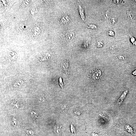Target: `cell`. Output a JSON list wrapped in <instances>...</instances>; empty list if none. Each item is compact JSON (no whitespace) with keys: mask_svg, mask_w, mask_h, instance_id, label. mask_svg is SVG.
<instances>
[{"mask_svg":"<svg viewBox=\"0 0 136 136\" xmlns=\"http://www.w3.org/2000/svg\"><path fill=\"white\" fill-rule=\"evenodd\" d=\"M130 41L133 45H136V41L135 39L133 37H131L130 38Z\"/></svg>","mask_w":136,"mask_h":136,"instance_id":"cell-8","label":"cell"},{"mask_svg":"<svg viewBox=\"0 0 136 136\" xmlns=\"http://www.w3.org/2000/svg\"><path fill=\"white\" fill-rule=\"evenodd\" d=\"M13 105L16 108H18L19 107V104L18 102L16 101L13 102Z\"/></svg>","mask_w":136,"mask_h":136,"instance_id":"cell-9","label":"cell"},{"mask_svg":"<svg viewBox=\"0 0 136 136\" xmlns=\"http://www.w3.org/2000/svg\"><path fill=\"white\" fill-rule=\"evenodd\" d=\"M74 36V33L72 31H69L67 32L65 35V39L68 41L72 40Z\"/></svg>","mask_w":136,"mask_h":136,"instance_id":"cell-3","label":"cell"},{"mask_svg":"<svg viewBox=\"0 0 136 136\" xmlns=\"http://www.w3.org/2000/svg\"><path fill=\"white\" fill-rule=\"evenodd\" d=\"M125 128L126 131L128 133L131 135H134L136 134V132L133 128L129 125H127L125 126Z\"/></svg>","mask_w":136,"mask_h":136,"instance_id":"cell-4","label":"cell"},{"mask_svg":"<svg viewBox=\"0 0 136 136\" xmlns=\"http://www.w3.org/2000/svg\"><path fill=\"white\" fill-rule=\"evenodd\" d=\"M109 34L111 36H113L115 35L114 31H109Z\"/></svg>","mask_w":136,"mask_h":136,"instance_id":"cell-13","label":"cell"},{"mask_svg":"<svg viewBox=\"0 0 136 136\" xmlns=\"http://www.w3.org/2000/svg\"><path fill=\"white\" fill-rule=\"evenodd\" d=\"M102 74L101 70L97 68L93 70L91 72L90 77L93 81H97L101 79Z\"/></svg>","mask_w":136,"mask_h":136,"instance_id":"cell-1","label":"cell"},{"mask_svg":"<svg viewBox=\"0 0 136 136\" xmlns=\"http://www.w3.org/2000/svg\"><path fill=\"white\" fill-rule=\"evenodd\" d=\"M133 74L134 75H136V70L135 71L133 72Z\"/></svg>","mask_w":136,"mask_h":136,"instance_id":"cell-16","label":"cell"},{"mask_svg":"<svg viewBox=\"0 0 136 136\" xmlns=\"http://www.w3.org/2000/svg\"><path fill=\"white\" fill-rule=\"evenodd\" d=\"M98 46L99 47H102L103 46V43L101 42H99L98 43Z\"/></svg>","mask_w":136,"mask_h":136,"instance_id":"cell-14","label":"cell"},{"mask_svg":"<svg viewBox=\"0 0 136 136\" xmlns=\"http://www.w3.org/2000/svg\"><path fill=\"white\" fill-rule=\"evenodd\" d=\"M116 19L115 17H113L111 19V22L112 24H114L116 22Z\"/></svg>","mask_w":136,"mask_h":136,"instance_id":"cell-11","label":"cell"},{"mask_svg":"<svg viewBox=\"0 0 136 136\" xmlns=\"http://www.w3.org/2000/svg\"><path fill=\"white\" fill-rule=\"evenodd\" d=\"M122 0H113V2L116 4H119L121 3L122 2Z\"/></svg>","mask_w":136,"mask_h":136,"instance_id":"cell-10","label":"cell"},{"mask_svg":"<svg viewBox=\"0 0 136 136\" xmlns=\"http://www.w3.org/2000/svg\"><path fill=\"white\" fill-rule=\"evenodd\" d=\"M127 14L128 17L130 20L131 21L133 22V19L131 13L129 12L128 11L127 12Z\"/></svg>","mask_w":136,"mask_h":136,"instance_id":"cell-7","label":"cell"},{"mask_svg":"<svg viewBox=\"0 0 136 136\" xmlns=\"http://www.w3.org/2000/svg\"><path fill=\"white\" fill-rule=\"evenodd\" d=\"M67 67L68 64L65 61L64 62L62 63L61 64V67L63 69L65 70L67 69Z\"/></svg>","mask_w":136,"mask_h":136,"instance_id":"cell-6","label":"cell"},{"mask_svg":"<svg viewBox=\"0 0 136 136\" xmlns=\"http://www.w3.org/2000/svg\"><path fill=\"white\" fill-rule=\"evenodd\" d=\"M59 82L60 85L61 86V87H62L63 86V83L62 82V79L61 78L59 79Z\"/></svg>","mask_w":136,"mask_h":136,"instance_id":"cell-15","label":"cell"},{"mask_svg":"<svg viewBox=\"0 0 136 136\" xmlns=\"http://www.w3.org/2000/svg\"><path fill=\"white\" fill-rule=\"evenodd\" d=\"M26 133L28 136H33L34 132L31 130L29 129L26 131Z\"/></svg>","mask_w":136,"mask_h":136,"instance_id":"cell-5","label":"cell"},{"mask_svg":"<svg viewBox=\"0 0 136 136\" xmlns=\"http://www.w3.org/2000/svg\"><path fill=\"white\" fill-rule=\"evenodd\" d=\"M91 136H99V134L97 133L96 132H92L91 134Z\"/></svg>","mask_w":136,"mask_h":136,"instance_id":"cell-12","label":"cell"},{"mask_svg":"<svg viewBox=\"0 0 136 136\" xmlns=\"http://www.w3.org/2000/svg\"><path fill=\"white\" fill-rule=\"evenodd\" d=\"M128 92V90H125L122 94L118 101L117 104L118 105H121L124 99Z\"/></svg>","mask_w":136,"mask_h":136,"instance_id":"cell-2","label":"cell"}]
</instances>
